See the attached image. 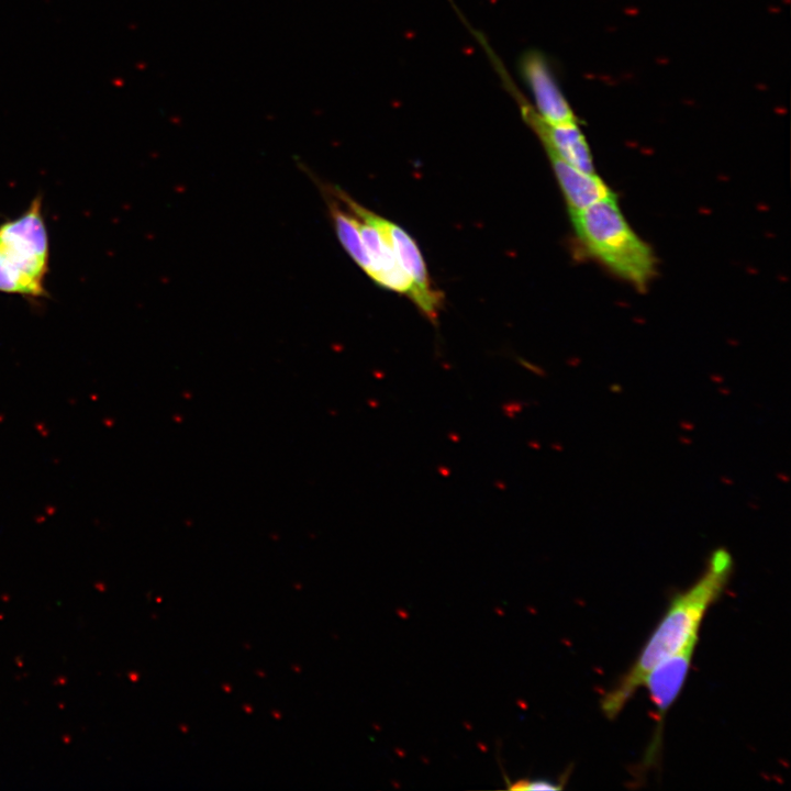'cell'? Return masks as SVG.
Returning <instances> with one entry per match:
<instances>
[{"mask_svg":"<svg viewBox=\"0 0 791 791\" xmlns=\"http://www.w3.org/2000/svg\"><path fill=\"white\" fill-rule=\"evenodd\" d=\"M569 212H577L614 196L606 183L595 175L579 170L553 153H547Z\"/></svg>","mask_w":791,"mask_h":791,"instance_id":"7","label":"cell"},{"mask_svg":"<svg viewBox=\"0 0 791 791\" xmlns=\"http://www.w3.org/2000/svg\"><path fill=\"white\" fill-rule=\"evenodd\" d=\"M732 567L731 554L725 548H717L698 581L672 599L632 668L604 695L601 705L608 717H615L622 711L656 665L698 635L700 623L725 588Z\"/></svg>","mask_w":791,"mask_h":791,"instance_id":"1","label":"cell"},{"mask_svg":"<svg viewBox=\"0 0 791 791\" xmlns=\"http://www.w3.org/2000/svg\"><path fill=\"white\" fill-rule=\"evenodd\" d=\"M520 71L534 99V109L544 121L554 125L578 123L543 54L525 53Z\"/></svg>","mask_w":791,"mask_h":791,"instance_id":"5","label":"cell"},{"mask_svg":"<svg viewBox=\"0 0 791 791\" xmlns=\"http://www.w3.org/2000/svg\"><path fill=\"white\" fill-rule=\"evenodd\" d=\"M575 233L590 256L617 277L645 290L656 271V259L624 218L615 194L570 212Z\"/></svg>","mask_w":791,"mask_h":791,"instance_id":"2","label":"cell"},{"mask_svg":"<svg viewBox=\"0 0 791 791\" xmlns=\"http://www.w3.org/2000/svg\"><path fill=\"white\" fill-rule=\"evenodd\" d=\"M333 194L356 216L372 223L388 238L396 258L412 283L410 298L431 321L437 317L442 298L433 289L422 254L414 239L399 225L365 209L342 190Z\"/></svg>","mask_w":791,"mask_h":791,"instance_id":"4","label":"cell"},{"mask_svg":"<svg viewBox=\"0 0 791 791\" xmlns=\"http://www.w3.org/2000/svg\"><path fill=\"white\" fill-rule=\"evenodd\" d=\"M697 640L698 635L691 637L676 654L656 665L643 682L649 691L658 721H662L683 686Z\"/></svg>","mask_w":791,"mask_h":791,"instance_id":"6","label":"cell"},{"mask_svg":"<svg viewBox=\"0 0 791 791\" xmlns=\"http://www.w3.org/2000/svg\"><path fill=\"white\" fill-rule=\"evenodd\" d=\"M513 790H559L560 784L546 779L521 780L510 787Z\"/></svg>","mask_w":791,"mask_h":791,"instance_id":"9","label":"cell"},{"mask_svg":"<svg viewBox=\"0 0 791 791\" xmlns=\"http://www.w3.org/2000/svg\"><path fill=\"white\" fill-rule=\"evenodd\" d=\"M325 193L330 214L341 244L354 261L370 277L371 261L363 243L356 215L350 211H344L332 192L325 191Z\"/></svg>","mask_w":791,"mask_h":791,"instance_id":"8","label":"cell"},{"mask_svg":"<svg viewBox=\"0 0 791 791\" xmlns=\"http://www.w3.org/2000/svg\"><path fill=\"white\" fill-rule=\"evenodd\" d=\"M49 237L42 194L0 224V292L37 303L49 297Z\"/></svg>","mask_w":791,"mask_h":791,"instance_id":"3","label":"cell"}]
</instances>
